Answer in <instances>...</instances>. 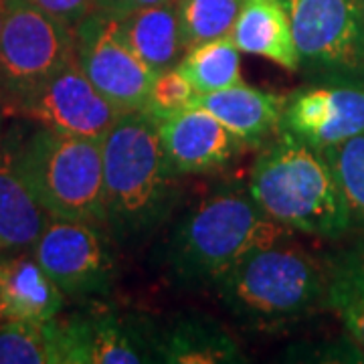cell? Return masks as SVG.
Returning <instances> with one entry per match:
<instances>
[{
	"instance_id": "cell-17",
	"label": "cell",
	"mask_w": 364,
	"mask_h": 364,
	"mask_svg": "<svg viewBox=\"0 0 364 364\" xmlns=\"http://www.w3.org/2000/svg\"><path fill=\"white\" fill-rule=\"evenodd\" d=\"M65 294L35 259V255H16L4 259L0 277V318L47 322L63 312Z\"/></svg>"
},
{
	"instance_id": "cell-2",
	"label": "cell",
	"mask_w": 364,
	"mask_h": 364,
	"mask_svg": "<svg viewBox=\"0 0 364 364\" xmlns=\"http://www.w3.org/2000/svg\"><path fill=\"white\" fill-rule=\"evenodd\" d=\"M289 235L263 213L247 184L225 182L172 221L160 263L178 286H215L247 251Z\"/></svg>"
},
{
	"instance_id": "cell-22",
	"label": "cell",
	"mask_w": 364,
	"mask_h": 364,
	"mask_svg": "<svg viewBox=\"0 0 364 364\" xmlns=\"http://www.w3.org/2000/svg\"><path fill=\"white\" fill-rule=\"evenodd\" d=\"M245 0H176L184 49L205 41L231 37Z\"/></svg>"
},
{
	"instance_id": "cell-27",
	"label": "cell",
	"mask_w": 364,
	"mask_h": 364,
	"mask_svg": "<svg viewBox=\"0 0 364 364\" xmlns=\"http://www.w3.org/2000/svg\"><path fill=\"white\" fill-rule=\"evenodd\" d=\"M166 2H172V0H95V11H102L114 18H124L136 11L156 6V4H166Z\"/></svg>"
},
{
	"instance_id": "cell-3",
	"label": "cell",
	"mask_w": 364,
	"mask_h": 364,
	"mask_svg": "<svg viewBox=\"0 0 364 364\" xmlns=\"http://www.w3.org/2000/svg\"><path fill=\"white\" fill-rule=\"evenodd\" d=\"M247 188L269 219L294 233L340 241L352 231L346 198L324 154L289 136L263 146Z\"/></svg>"
},
{
	"instance_id": "cell-16",
	"label": "cell",
	"mask_w": 364,
	"mask_h": 364,
	"mask_svg": "<svg viewBox=\"0 0 364 364\" xmlns=\"http://www.w3.org/2000/svg\"><path fill=\"white\" fill-rule=\"evenodd\" d=\"M196 104L203 105L233 136L251 148L265 146L279 136L286 95L237 83L198 95Z\"/></svg>"
},
{
	"instance_id": "cell-4",
	"label": "cell",
	"mask_w": 364,
	"mask_h": 364,
	"mask_svg": "<svg viewBox=\"0 0 364 364\" xmlns=\"http://www.w3.org/2000/svg\"><path fill=\"white\" fill-rule=\"evenodd\" d=\"M215 287L239 322L275 328L326 308L324 259H316L289 235L247 251Z\"/></svg>"
},
{
	"instance_id": "cell-5",
	"label": "cell",
	"mask_w": 364,
	"mask_h": 364,
	"mask_svg": "<svg viewBox=\"0 0 364 364\" xmlns=\"http://www.w3.org/2000/svg\"><path fill=\"white\" fill-rule=\"evenodd\" d=\"M18 168L51 219L105 227L102 142L37 126L21 132Z\"/></svg>"
},
{
	"instance_id": "cell-24",
	"label": "cell",
	"mask_w": 364,
	"mask_h": 364,
	"mask_svg": "<svg viewBox=\"0 0 364 364\" xmlns=\"http://www.w3.org/2000/svg\"><path fill=\"white\" fill-rule=\"evenodd\" d=\"M47 322H0V364H53Z\"/></svg>"
},
{
	"instance_id": "cell-31",
	"label": "cell",
	"mask_w": 364,
	"mask_h": 364,
	"mask_svg": "<svg viewBox=\"0 0 364 364\" xmlns=\"http://www.w3.org/2000/svg\"><path fill=\"white\" fill-rule=\"evenodd\" d=\"M363 4H364V0H363Z\"/></svg>"
},
{
	"instance_id": "cell-26",
	"label": "cell",
	"mask_w": 364,
	"mask_h": 364,
	"mask_svg": "<svg viewBox=\"0 0 364 364\" xmlns=\"http://www.w3.org/2000/svg\"><path fill=\"white\" fill-rule=\"evenodd\" d=\"M31 2L71 28H77L79 23L95 11V0H31Z\"/></svg>"
},
{
	"instance_id": "cell-12",
	"label": "cell",
	"mask_w": 364,
	"mask_h": 364,
	"mask_svg": "<svg viewBox=\"0 0 364 364\" xmlns=\"http://www.w3.org/2000/svg\"><path fill=\"white\" fill-rule=\"evenodd\" d=\"M160 140L170 166L181 176L225 168L247 148L198 104L160 122Z\"/></svg>"
},
{
	"instance_id": "cell-21",
	"label": "cell",
	"mask_w": 364,
	"mask_h": 364,
	"mask_svg": "<svg viewBox=\"0 0 364 364\" xmlns=\"http://www.w3.org/2000/svg\"><path fill=\"white\" fill-rule=\"evenodd\" d=\"M176 67L193 83L198 95L243 83L241 51L231 37L198 43L182 55Z\"/></svg>"
},
{
	"instance_id": "cell-30",
	"label": "cell",
	"mask_w": 364,
	"mask_h": 364,
	"mask_svg": "<svg viewBox=\"0 0 364 364\" xmlns=\"http://www.w3.org/2000/svg\"><path fill=\"white\" fill-rule=\"evenodd\" d=\"M2 109H4V105H2V102H0V112H2Z\"/></svg>"
},
{
	"instance_id": "cell-23",
	"label": "cell",
	"mask_w": 364,
	"mask_h": 364,
	"mask_svg": "<svg viewBox=\"0 0 364 364\" xmlns=\"http://www.w3.org/2000/svg\"><path fill=\"white\" fill-rule=\"evenodd\" d=\"M338 181L350 213L352 229L364 231V132L322 150Z\"/></svg>"
},
{
	"instance_id": "cell-25",
	"label": "cell",
	"mask_w": 364,
	"mask_h": 364,
	"mask_svg": "<svg viewBox=\"0 0 364 364\" xmlns=\"http://www.w3.org/2000/svg\"><path fill=\"white\" fill-rule=\"evenodd\" d=\"M196 97L198 93L193 87V83L182 75L178 67H172V69H164L156 73L146 105H144V112L156 117L158 122H164L188 109L191 105H195Z\"/></svg>"
},
{
	"instance_id": "cell-9",
	"label": "cell",
	"mask_w": 364,
	"mask_h": 364,
	"mask_svg": "<svg viewBox=\"0 0 364 364\" xmlns=\"http://www.w3.org/2000/svg\"><path fill=\"white\" fill-rule=\"evenodd\" d=\"M75 39L77 63L93 87L122 114L144 109L156 73L128 47L117 18L93 11L77 25Z\"/></svg>"
},
{
	"instance_id": "cell-28",
	"label": "cell",
	"mask_w": 364,
	"mask_h": 364,
	"mask_svg": "<svg viewBox=\"0 0 364 364\" xmlns=\"http://www.w3.org/2000/svg\"><path fill=\"white\" fill-rule=\"evenodd\" d=\"M4 4L6 0H0V35H2V25H4Z\"/></svg>"
},
{
	"instance_id": "cell-15",
	"label": "cell",
	"mask_w": 364,
	"mask_h": 364,
	"mask_svg": "<svg viewBox=\"0 0 364 364\" xmlns=\"http://www.w3.org/2000/svg\"><path fill=\"white\" fill-rule=\"evenodd\" d=\"M245 354L233 334L205 314H184L156 322V363L239 364Z\"/></svg>"
},
{
	"instance_id": "cell-13",
	"label": "cell",
	"mask_w": 364,
	"mask_h": 364,
	"mask_svg": "<svg viewBox=\"0 0 364 364\" xmlns=\"http://www.w3.org/2000/svg\"><path fill=\"white\" fill-rule=\"evenodd\" d=\"M18 142L16 128L0 134V253L31 249L51 219L21 174Z\"/></svg>"
},
{
	"instance_id": "cell-20",
	"label": "cell",
	"mask_w": 364,
	"mask_h": 364,
	"mask_svg": "<svg viewBox=\"0 0 364 364\" xmlns=\"http://www.w3.org/2000/svg\"><path fill=\"white\" fill-rule=\"evenodd\" d=\"M117 26L128 47L154 73L176 67L186 53L176 0L117 18Z\"/></svg>"
},
{
	"instance_id": "cell-7",
	"label": "cell",
	"mask_w": 364,
	"mask_h": 364,
	"mask_svg": "<svg viewBox=\"0 0 364 364\" xmlns=\"http://www.w3.org/2000/svg\"><path fill=\"white\" fill-rule=\"evenodd\" d=\"M286 9L299 71L314 79L364 83L363 0H279Z\"/></svg>"
},
{
	"instance_id": "cell-8",
	"label": "cell",
	"mask_w": 364,
	"mask_h": 364,
	"mask_svg": "<svg viewBox=\"0 0 364 364\" xmlns=\"http://www.w3.org/2000/svg\"><path fill=\"white\" fill-rule=\"evenodd\" d=\"M33 255L65 298H105L119 277L116 239L104 225L49 219Z\"/></svg>"
},
{
	"instance_id": "cell-14",
	"label": "cell",
	"mask_w": 364,
	"mask_h": 364,
	"mask_svg": "<svg viewBox=\"0 0 364 364\" xmlns=\"http://www.w3.org/2000/svg\"><path fill=\"white\" fill-rule=\"evenodd\" d=\"M83 310L91 330V364L156 363V320L97 299Z\"/></svg>"
},
{
	"instance_id": "cell-6",
	"label": "cell",
	"mask_w": 364,
	"mask_h": 364,
	"mask_svg": "<svg viewBox=\"0 0 364 364\" xmlns=\"http://www.w3.org/2000/svg\"><path fill=\"white\" fill-rule=\"evenodd\" d=\"M75 59V28L31 0H6L0 35V102L6 112Z\"/></svg>"
},
{
	"instance_id": "cell-1",
	"label": "cell",
	"mask_w": 364,
	"mask_h": 364,
	"mask_svg": "<svg viewBox=\"0 0 364 364\" xmlns=\"http://www.w3.org/2000/svg\"><path fill=\"white\" fill-rule=\"evenodd\" d=\"M105 229L122 245H138L174 219L181 174L170 166L160 122L144 109L122 114L102 140Z\"/></svg>"
},
{
	"instance_id": "cell-18",
	"label": "cell",
	"mask_w": 364,
	"mask_h": 364,
	"mask_svg": "<svg viewBox=\"0 0 364 364\" xmlns=\"http://www.w3.org/2000/svg\"><path fill=\"white\" fill-rule=\"evenodd\" d=\"M326 310L336 314L348 338L364 352V231L324 257Z\"/></svg>"
},
{
	"instance_id": "cell-29",
	"label": "cell",
	"mask_w": 364,
	"mask_h": 364,
	"mask_svg": "<svg viewBox=\"0 0 364 364\" xmlns=\"http://www.w3.org/2000/svg\"><path fill=\"white\" fill-rule=\"evenodd\" d=\"M4 259H6V257L0 255V277H2V269H4ZM0 322H2V318H0Z\"/></svg>"
},
{
	"instance_id": "cell-11",
	"label": "cell",
	"mask_w": 364,
	"mask_h": 364,
	"mask_svg": "<svg viewBox=\"0 0 364 364\" xmlns=\"http://www.w3.org/2000/svg\"><path fill=\"white\" fill-rule=\"evenodd\" d=\"M37 126L102 142L122 112L93 87L77 59L11 109Z\"/></svg>"
},
{
	"instance_id": "cell-10",
	"label": "cell",
	"mask_w": 364,
	"mask_h": 364,
	"mask_svg": "<svg viewBox=\"0 0 364 364\" xmlns=\"http://www.w3.org/2000/svg\"><path fill=\"white\" fill-rule=\"evenodd\" d=\"M364 132V83L314 79L287 93L279 136L326 150Z\"/></svg>"
},
{
	"instance_id": "cell-19",
	"label": "cell",
	"mask_w": 364,
	"mask_h": 364,
	"mask_svg": "<svg viewBox=\"0 0 364 364\" xmlns=\"http://www.w3.org/2000/svg\"><path fill=\"white\" fill-rule=\"evenodd\" d=\"M231 39L241 53L259 55L287 71H299L289 18L279 0H245Z\"/></svg>"
}]
</instances>
